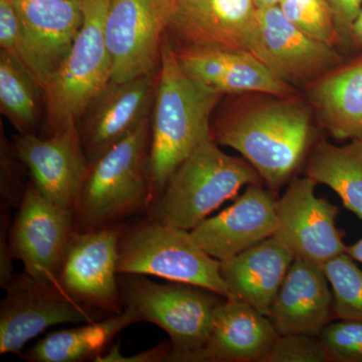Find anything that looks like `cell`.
<instances>
[{
	"label": "cell",
	"instance_id": "11",
	"mask_svg": "<svg viewBox=\"0 0 362 362\" xmlns=\"http://www.w3.org/2000/svg\"><path fill=\"white\" fill-rule=\"evenodd\" d=\"M318 183L308 176L293 178L277 204L274 237L295 258L319 266L345 252L344 233L337 226L339 209L315 195Z\"/></svg>",
	"mask_w": 362,
	"mask_h": 362
},
{
	"label": "cell",
	"instance_id": "12",
	"mask_svg": "<svg viewBox=\"0 0 362 362\" xmlns=\"http://www.w3.org/2000/svg\"><path fill=\"white\" fill-rule=\"evenodd\" d=\"M120 235L112 226L75 230L58 277V285L69 296L111 315L123 311L117 269Z\"/></svg>",
	"mask_w": 362,
	"mask_h": 362
},
{
	"label": "cell",
	"instance_id": "27",
	"mask_svg": "<svg viewBox=\"0 0 362 362\" xmlns=\"http://www.w3.org/2000/svg\"><path fill=\"white\" fill-rule=\"evenodd\" d=\"M322 267L334 297L335 318L362 322V270L346 252Z\"/></svg>",
	"mask_w": 362,
	"mask_h": 362
},
{
	"label": "cell",
	"instance_id": "22",
	"mask_svg": "<svg viewBox=\"0 0 362 362\" xmlns=\"http://www.w3.org/2000/svg\"><path fill=\"white\" fill-rule=\"evenodd\" d=\"M294 259L290 250L273 235L221 261V275L230 298L246 302L268 316Z\"/></svg>",
	"mask_w": 362,
	"mask_h": 362
},
{
	"label": "cell",
	"instance_id": "24",
	"mask_svg": "<svg viewBox=\"0 0 362 362\" xmlns=\"http://www.w3.org/2000/svg\"><path fill=\"white\" fill-rule=\"evenodd\" d=\"M139 321L137 312L125 307L106 319L52 332L35 343L25 357L33 362L96 361L117 334Z\"/></svg>",
	"mask_w": 362,
	"mask_h": 362
},
{
	"label": "cell",
	"instance_id": "29",
	"mask_svg": "<svg viewBox=\"0 0 362 362\" xmlns=\"http://www.w3.org/2000/svg\"><path fill=\"white\" fill-rule=\"evenodd\" d=\"M0 47L13 57L44 90L47 78L26 42L13 0H0Z\"/></svg>",
	"mask_w": 362,
	"mask_h": 362
},
{
	"label": "cell",
	"instance_id": "25",
	"mask_svg": "<svg viewBox=\"0 0 362 362\" xmlns=\"http://www.w3.org/2000/svg\"><path fill=\"white\" fill-rule=\"evenodd\" d=\"M305 175L334 190L343 206L362 220V139L343 146L325 140L317 142Z\"/></svg>",
	"mask_w": 362,
	"mask_h": 362
},
{
	"label": "cell",
	"instance_id": "2",
	"mask_svg": "<svg viewBox=\"0 0 362 362\" xmlns=\"http://www.w3.org/2000/svg\"><path fill=\"white\" fill-rule=\"evenodd\" d=\"M221 96L185 74L164 33L152 108L150 206L157 201L176 168L202 141L211 138V115Z\"/></svg>",
	"mask_w": 362,
	"mask_h": 362
},
{
	"label": "cell",
	"instance_id": "13",
	"mask_svg": "<svg viewBox=\"0 0 362 362\" xmlns=\"http://www.w3.org/2000/svg\"><path fill=\"white\" fill-rule=\"evenodd\" d=\"M254 0H176L165 33L175 47L251 52L257 35Z\"/></svg>",
	"mask_w": 362,
	"mask_h": 362
},
{
	"label": "cell",
	"instance_id": "5",
	"mask_svg": "<svg viewBox=\"0 0 362 362\" xmlns=\"http://www.w3.org/2000/svg\"><path fill=\"white\" fill-rule=\"evenodd\" d=\"M82 28L68 57L42 90L47 136L78 125L92 100L111 81V59L105 42L111 0H82Z\"/></svg>",
	"mask_w": 362,
	"mask_h": 362
},
{
	"label": "cell",
	"instance_id": "20",
	"mask_svg": "<svg viewBox=\"0 0 362 362\" xmlns=\"http://www.w3.org/2000/svg\"><path fill=\"white\" fill-rule=\"evenodd\" d=\"M279 333L268 316L235 298L214 310L209 339L190 362H266Z\"/></svg>",
	"mask_w": 362,
	"mask_h": 362
},
{
	"label": "cell",
	"instance_id": "3",
	"mask_svg": "<svg viewBox=\"0 0 362 362\" xmlns=\"http://www.w3.org/2000/svg\"><path fill=\"white\" fill-rule=\"evenodd\" d=\"M149 118L90 162L75 209L76 230H99L151 204Z\"/></svg>",
	"mask_w": 362,
	"mask_h": 362
},
{
	"label": "cell",
	"instance_id": "14",
	"mask_svg": "<svg viewBox=\"0 0 362 362\" xmlns=\"http://www.w3.org/2000/svg\"><path fill=\"white\" fill-rule=\"evenodd\" d=\"M251 52L292 86H308L342 62L334 47L302 32L279 6L257 11V35Z\"/></svg>",
	"mask_w": 362,
	"mask_h": 362
},
{
	"label": "cell",
	"instance_id": "33",
	"mask_svg": "<svg viewBox=\"0 0 362 362\" xmlns=\"http://www.w3.org/2000/svg\"><path fill=\"white\" fill-rule=\"evenodd\" d=\"M340 44L351 45V33L362 0H328Z\"/></svg>",
	"mask_w": 362,
	"mask_h": 362
},
{
	"label": "cell",
	"instance_id": "34",
	"mask_svg": "<svg viewBox=\"0 0 362 362\" xmlns=\"http://www.w3.org/2000/svg\"><path fill=\"white\" fill-rule=\"evenodd\" d=\"M173 351L171 342L159 343L152 349L144 350L135 356H124L118 344L113 345L108 354H103L96 359L99 362H161L168 361Z\"/></svg>",
	"mask_w": 362,
	"mask_h": 362
},
{
	"label": "cell",
	"instance_id": "26",
	"mask_svg": "<svg viewBox=\"0 0 362 362\" xmlns=\"http://www.w3.org/2000/svg\"><path fill=\"white\" fill-rule=\"evenodd\" d=\"M40 87L8 52L0 51V110L20 134L33 133Z\"/></svg>",
	"mask_w": 362,
	"mask_h": 362
},
{
	"label": "cell",
	"instance_id": "10",
	"mask_svg": "<svg viewBox=\"0 0 362 362\" xmlns=\"http://www.w3.org/2000/svg\"><path fill=\"white\" fill-rule=\"evenodd\" d=\"M168 13L161 0H111L105 21L111 81L158 76Z\"/></svg>",
	"mask_w": 362,
	"mask_h": 362
},
{
	"label": "cell",
	"instance_id": "16",
	"mask_svg": "<svg viewBox=\"0 0 362 362\" xmlns=\"http://www.w3.org/2000/svg\"><path fill=\"white\" fill-rule=\"evenodd\" d=\"M157 80L158 76H143L124 82L110 81L92 100L78 123L89 163L149 118Z\"/></svg>",
	"mask_w": 362,
	"mask_h": 362
},
{
	"label": "cell",
	"instance_id": "17",
	"mask_svg": "<svg viewBox=\"0 0 362 362\" xmlns=\"http://www.w3.org/2000/svg\"><path fill=\"white\" fill-rule=\"evenodd\" d=\"M277 194L261 183H252L232 206L206 218L190 233L206 254L225 261L273 237L277 228Z\"/></svg>",
	"mask_w": 362,
	"mask_h": 362
},
{
	"label": "cell",
	"instance_id": "21",
	"mask_svg": "<svg viewBox=\"0 0 362 362\" xmlns=\"http://www.w3.org/2000/svg\"><path fill=\"white\" fill-rule=\"evenodd\" d=\"M13 4L26 42L47 85L82 28V0H13Z\"/></svg>",
	"mask_w": 362,
	"mask_h": 362
},
{
	"label": "cell",
	"instance_id": "31",
	"mask_svg": "<svg viewBox=\"0 0 362 362\" xmlns=\"http://www.w3.org/2000/svg\"><path fill=\"white\" fill-rule=\"evenodd\" d=\"M319 337L311 335L279 334L266 362H329Z\"/></svg>",
	"mask_w": 362,
	"mask_h": 362
},
{
	"label": "cell",
	"instance_id": "7",
	"mask_svg": "<svg viewBox=\"0 0 362 362\" xmlns=\"http://www.w3.org/2000/svg\"><path fill=\"white\" fill-rule=\"evenodd\" d=\"M117 269L119 275L154 276L230 298L221 275V261L206 254L189 230L161 221L153 220L121 233Z\"/></svg>",
	"mask_w": 362,
	"mask_h": 362
},
{
	"label": "cell",
	"instance_id": "37",
	"mask_svg": "<svg viewBox=\"0 0 362 362\" xmlns=\"http://www.w3.org/2000/svg\"><path fill=\"white\" fill-rule=\"evenodd\" d=\"M257 8H264V7L278 6L281 0H254Z\"/></svg>",
	"mask_w": 362,
	"mask_h": 362
},
{
	"label": "cell",
	"instance_id": "28",
	"mask_svg": "<svg viewBox=\"0 0 362 362\" xmlns=\"http://www.w3.org/2000/svg\"><path fill=\"white\" fill-rule=\"evenodd\" d=\"M278 6L309 37L331 47L340 42L328 0H281Z\"/></svg>",
	"mask_w": 362,
	"mask_h": 362
},
{
	"label": "cell",
	"instance_id": "30",
	"mask_svg": "<svg viewBox=\"0 0 362 362\" xmlns=\"http://www.w3.org/2000/svg\"><path fill=\"white\" fill-rule=\"evenodd\" d=\"M319 339L330 361L362 362V322L341 319L331 322Z\"/></svg>",
	"mask_w": 362,
	"mask_h": 362
},
{
	"label": "cell",
	"instance_id": "38",
	"mask_svg": "<svg viewBox=\"0 0 362 362\" xmlns=\"http://www.w3.org/2000/svg\"><path fill=\"white\" fill-rule=\"evenodd\" d=\"M161 1L163 2L164 6H165L166 8H168V11L169 8H170V7L175 4L176 0H161Z\"/></svg>",
	"mask_w": 362,
	"mask_h": 362
},
{
	"label": "cell",
	"instance_id": "6",
	"mask_svg": "<svg viewBox=\"0 0 362 362\" xmlns=\"http://www.w3.org/2000/svg\"><path fill=\"white\" fill-rule=\"evenodd\" d=\"M118 282L125 307L168 333L173 345L168 361L190 362L204 349L214 310L225 298L185 283L159 284L143 275L124 274Z\"/></svg>",
	"mask_w": 362,
	"mask_h": 362
},
{
	"label": "cell",
	"instance_id": "15",
	"mask_svg": "<svg viewBox=\"0 0 362 362\" xmlns=\"http://www.w3.org/2000/svg\"><path fill=\"white\" fill-rule=\"evenodd\" d=\"M13 149L45 199L75 211L90 164L78 125L44 138L20 134Z\"/></svg>",
	"mask_w": 362,
	"mask_h": 362
},
{
	"label": "cell",
	"instance_id": "1",
	"mask_svg": "<svg viewBox=\"0 0 362 362\" xmlns=\"http://www.w3.org/2000/svg\"><path fill=\"white\" fill-rule=\"evenodd\" d=\"M218 144L240 152L274 194L301 168L314 140L312 110L291 98L226 109L211 125Z\"/></svg>",
	"mask_w": 362,
	"mask_h": 362
},
{
	"label": "cell",
	"instance_id": "32",
	"mask_svg": "<svg viewBox=\"0 0 362 362\" xmlns=\"http://www.w3.org/2000/svg\"><path fill=\"white\" fill-rule=\"evenodd\" d=\"M6 142L1 141V211H9L11 207L20 206L26 185H21L13 157L16 152L7 148Z\"/></svg>",
	"mask_w": 362,
	"mask_h": 362
},
{
	"label": "cell",
	"instance_id": "36",
	"mask_svg": "<svg viewBox=\"0 0 362 362\" xmlns=\"http://www.w3.org/2000/svg\"><path fill=\"white\" fill-rule=\"evenodd\" d=\"M345 252H346L349 256L351 257L354 261L359 262V263L362 264V238L358 242H356V244L346 246Z\"/></svg>",
	"mask_w": 362,
	"mask_h": 362
},
{
	"label": "cell",
	"instance_id": "35",
	"mask_svg": "<svg viewBox=\"0 0 362 362\" xmlns=\"http://www.w3.org/2000/svg\"><path fill=\"white\" fill-rule=\"evenodd\" d=\"M351 45L362 54V6L351 33Z\"/></svg>",
	"mask_w": 362,
	"mask_h": 362
},
{
	"label": "cell",
	"instance_id": "9",
	"mask_svg": "<svg viewBox=\"0 0 362 362\" xmlns=\"http://www.w3.org/2000/svg\"><path fill=\"white\" fill-rule=\"evenodd\" d=\"M75 230V211L52 204L28 181L9 230L11 251L23 262L25 274L40 282L58 284Z\"/></svg>",
	"mask_w": 362,
	"mask_h": 362
},
{
	"label": "cell",
	"instance_id": "18",
	"mask_svg": "<svg viewBox=\"0 0 362 362\" xmlns=\"http://www.w3.org/2000/svg\"><path fill=\"white\" fill-rule=\"evenodd\" d=\"M175 51L187 76L221 95L261 93L291 98L296 93L291 84L276 75L252 52L194 47H175Z\"/></svg>",
	"mask_w": 362,
	"mask_h": 362
},
{
	"label": "cell",
	"instance_id": "23",
	"mask_svg": "<svg viewBox=\"0 0 362 362\" xmlns=\"http://www.w3.org/2000/svg\"><path fill=\"white\" fill-rule=\"evenodd\" d=\"M307 96L333 138L362 139V56L307 86Z\"/></svg>",
	"mask_w": 362,
	"mask_h": 362
},
{
	"label": "cell",
	"instance_id": "4",
	"mask_svg": "<svg viewBox=\"0 0 362 362\" xmlns=\"http://www.w3.org/2000/svg\"><path fill=\"white\" fill-rule=\"evenodd\" d=\"M261 180L246 159L228 156L209 138L170 176L154 202L153 220L192 232L240 188Z\"/></svg>",
	"mask_w": 362,
	"mask_h": 362
},
{
	"label": "cell",
	"instance_id": "19",
	"mask_svg": "<svg viewBox=\"0 0 362 362\" xmlns=\"http://www.w3.org/2000/svg\"><path fill=\"white\" fill-rule=\"evenodd\" d=\"M322 267L295 258L268 317L279 334L319 337L335 318L334 297Z\"/></svg>",
	"mask_w": 362,
	"mask_h": 362
},
{
	"label": "cell",
	"instance_id": "8",
	"mask_svg": "<svg viewBox=\"0 0 362 362\" xmlns=\"http://www.w3.org/2000/svg\"><path fill=\"white\" fill-rule=\"evenodd\" d=\"M0 306V354H20L26 343L52 326L88 323L106 314L88 308L58 284L18 275L4 288Z\"/></svg>",
	"mask_w": 362,
	"mask_h": 362
}]
</instances>
